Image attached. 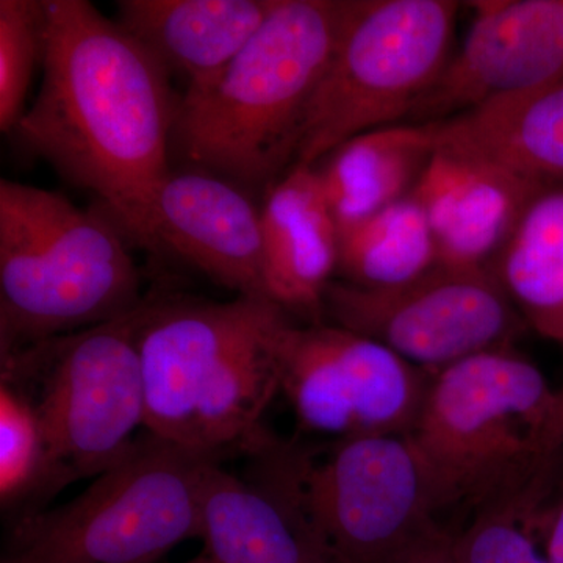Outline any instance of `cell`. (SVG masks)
<instances>
[{
    "mask_svg": "<svg viewBox=\"0 0 563 563\" xmlns=\"http://www.w3.org/2000/svg\"><path fill=\"white\" fill-rule=\"evenodd\" d=\"M544 187L484 155L437 144L412 195L431 228L439 265L492 268Z\"/></svg>",
    "mask_w": 563,
    "mask_h": 563,
    "instance_id": "obj_14",
    "label": "cell"
},
{
    "mask_svg": "<svg viewBox=\"0 0 563 563\" xmlns=\"http://www.w3.org/2000/svg\"><path fill=\"white\" fill-rule=\"evenodd\" d=\"M44 446L32 404L13 385H0V498L16 501L36 490Z\"/></svg>",
    "mask_w": 563,
    "mask_h": 563,
    "instance_id": "obj_25",
    "label": "cell"
},
{
    "mask_svg": "<svg viewBox=\"0 0 563 563\" xmlns=\"http://www.w3.org/2000/svg\"><path fill=\"white\" fill-rule=\"evenodd\" d=\"M150 299L114 320L2 357V379L38 383L43 437L36 490L55 493L121 461L146 429L139 331Z\"/></svg>",
    "mask_w": 563,
    "mask_h": 563,
    "instance_id": "obj_5",
    "label": "cell"
},
{
    "mask_svg": "<svg viewBox=\"0 0 563 563\" xmlns=\"http://www.w3.org/2000/svg\"><path fill=\"white\" fill-rule=\"evenodd\" d=\"M38 95L11 135L95 192L129 242L151 250L152 202L172 172L180 99L169 73L87 0H44Z\"/></svg>",
    "mask_w": 563,
    "mask_h": 563,
    "instance_id": "obj_1",
    "label": "cell"
},
{
    "mask_svg": "<svg viewBox=\"0 0 563 563\" xmlns=\"http://www.w3.org/2000/svg\"><path fill=\"white\" fill-rule=\"evenodd\" d=\"M282 388L306 429L339 440L407 435L431 373L340 325L285 329Z\"/></svg>",
    "mask_w": 563,
    "mask_h": 563,
    "instance_id": "obj_10",
    "label": "cell"
},
{
    "mask_svg": "<svg viewBox=\"0 0 563 563\" xmlns=\"http://www.w3.org/2000/svg\"><path fill=\"white\" fill-rule=\"evenodd\" d=\"M431 124L440 146L484 155L543 185H563V76Z\"/></svg>",
    "mask_w": 563,
    "mask_h": 563,
    "instance_id": "obj_20",
    "label": "cell"
},
{
    "mask_svg": "<svg viewBox=\"0 0 563 563\" xmlns=\"http://www.w3.org/2000/svg\"><path fill=\"white\" fill-rule=\"evenodd\" d=\"M547 472L525 492L493 504L461 533L463 563H550L540 529Z\"/></svg>",
    "mask_w": 563,
    "mask_h": 563,
    "instance_id": "obj_23",
    "label": "cell"
},
{
    "mask_svg": "<svg viewBox=\"0 0 563 563\" xmlns=\"http://www.w3.org/2000/svg\"><path fill=\"white\" fill-rule=\"evenodd\" d=\"M217 462L146 432L73 501L22 518L13 563H157L201 537L203 488Z\"/></svg>",
    "mask_w": 563,
    "mask_h": 563,
    "instance_id": "obj_6",
    "label": "cell"
},
{
    "mask_svg": "<svg viewBox=\"0 0 563 563\" xmlns=\"http://www.w3.org/2000/svg\"><path fill=\"white\" fill-rule=\"evenodd\" d=\"M437 261L424 211L413 195L365 220L339 229V266L344 284L390 288L417 279Z\"/></svg>",
    "mask_w": 563,
    "mask_h": 563,
    "instance_id": "obj_22",
    "label": "cell"
},
{
    "mask_svg": "<svg viewBox=\"0 0 563 563\" xmlns=\"http://www.w3.org/2000/svg\"><path fill=\"white\" fill-rule=\"evenodd\" d=\"M461 9L453 0H346L292 165L314 166L343 141L412 117L453 55Z\"/></svg>",
    "mask_w": 563,
    "mask_h": 563,
    "instance_id": "obj_7",
    "label": "cell"
},
{
    "mask_svg": "<svg viewBox=\"0 0 563 563\" xmlns=\"http://www.w3.org/2000/svg\"><path fill=\"white\" fill-rule=\"evenodd\" d=\"M544 551L548 562L563 563V477L555 490H547L540 507Z\"/></svg>",
    "mask_w": 563,
    "mask_h": 563,
    "instance_id": "obj_27",
    "label": "cell"
},
{
    "mask_svg": "<svg viewBox=\"0 0 563 563\" xmlns=\"http://www.w3.org/2000/svg\"><path fill=\"white\" fill-rule=\"evenodd\" d=\"M125 240L107 211L0 181L2 357L136 309L144 299Z\"/></svg>",
    "mask_w": 563,
    "mask_h": 563,
    "instance_id": "obj_3",
    "label": "cell"
},
{
    "mask_svg": "<svg viewBox=\"0 0 563 563\" xmlns=\"http://www.w3.org/2000/svg\"><path fill=\"white\" fill-rule=\"evenodd\" d=\"M492 272L526 325L563 343V185L532 199Z\"/></svg>",
    "mask_w": 563,
    "mask_h": 563,
    "instance_id": "obj_21",
    "label": "cell"
},
{
    "mask_svg": "<svg viewBox=\"0 0 563 563\" xmlns=\"http://www.w3.org/2000/svg\"><path fill=\"white\" fill-rule=\"evenodd\" d=\"M333 563H395L435 528L424 466L407 435L336 440L320 455L257 454Z\"/></svg>",
    "mask_w": 563,
    "mask_h": 563,
    "instance_id": "obj_8",
    "label": "cell"
},
{
    "mask_svg": "<svg viewBox=\"0 0 563 563\" xmlns=\"http://www.w3.org/2000/svg\"><path fill=\"white\" fill-rule=\"evenodd\" d=\"M553 388L509 346L431 373L407 437L428 474L435 514H476L531 487L553 463L540 446Z\"/></svg>",
    "mask_w": 563,
    "mask_h": 563,
    "instance_id": "obj_4",
    "label": "cell"
},
{
    "mask_svg": "<svg viewBox=\"0 0 563 563\" xmlns=\"http://www.w3.org/2000/svg\"><path fill=\"white\" fill-rule=\"evenodd\" d=\"M346 0H277L239 55L177 107L172 161L244 190L268 188L295 161L296 136L336 36Z\"/></svg>",
    "mask_w": 563,
    "mask_h": 563,
    "instance_id": "obj_2",
    "label": "cell"
},
{
    "mask_svg": "<svg viewBox=\"0 0 563 563\" xmlns=\"http://www.w3.org/2000/svg\"><path fill=\"white\" fill-rule=\"evenodd\" d=\"M44 0H0V131L24 117L36 65L43 63Z\"/></svg>",
    "mask_w": 563,
    "mask_h": 563,
    "instance_id": "obj_24",
    "label": "cell"
},
{
    "mask_svg": "<svg viewBox=\"0 0 563 563\" xmlns=\"http://www.w3.org/2000/svg\"><path fill=\"white\" fill-rule=\"evenodd\" d=\"M282 310L261 296L228 302L150 299L139 331L144 431L188 448L196 406L211 376L233 347Z\"/></svg>",
    "mask_w": 563,
    "mask_h": 563,
    "instance_id": "obj_11",
    "label": "cell"
},
{
    "mask_svg": "<svg viewBox=\"0 0 563 563\" xmlns=\"http://www.w3.org/2000/svg\"><path fill=\"white\" fill-rule=\"evenodd\" d=\"M263 295L284 310L317 313L339 266V225L314 166H290L261 207Z\"/></svg>",
    "mask_w": 563,
    "mask_h": 563,
    "instance_id": "obj_15",
    "label": "cell"
},
{
    "mask_svg": "<svg viewBox=\"0 0 563 563\" xmlns=\"http://www.w3.org/2000/svg\"><path fill=\"white\" fill-rule=\"evenodd\" d=\"M187 563H213V562H211L210 559L207 558V555L202 553L201 555H198V558L192 559V561L187 562Z\"/></svg>",
    "mask_w": 563,
    "mask_h": 563,
    "instance_id": "obj_29",
    "label": "cell"
},
{
    "mask_svg": "<svg viewBox=\"0 0 563 563\" xmlns=\"http://www.w3.org/2000/svg\"><path fill=\"white\" fill-rule=\"evenodd\" d=\"M203 554L213 563H333L291 496L268 477L246 483L211 465L202 498Z\"/></svg>",
    "mask_w": 563,
    "mask_h": 563,
    "instance_id": "obj_16",
    "label": "cell"
},
{
    "mask_svg": "<svg viewBox=\"0 0 563 563\" xmlns=\"http://www.w3.org/2000/svg\"><path fill=\"white\" fill-rule=\"evenodd\" d=\"M322 310L429 373L509 346L526 328L492 268L435 265L390 288L332 282Z\"/></svg>",
    "mask_w": 563,
    "mask_h": 563,
    "instance_id": "obj_9",
    "label": "cell"
},
{
    "mask_svg": "<svg viewBox=\"0 0 563 563\" xmlns=\"http://www.w3.org/2000/svg\"><path fill=\"white\" fill-rule=\"evenodd\" d=\"M395 563H463L461 533L437 525Z\"/></svg>",
    "mask_w": 563,
    "mask_h": 563,
    "instance_id": "obj_26",
    "label": "cell"
},
{
    "mask_svg": "<svg viewBox=\"0 0 563 563\" xmlns=\"http://www.w3.org/2000/svg\"><path fill=\"white\" fill-rule=\"evenodd\" d=\"M151 251L172 252L239 296L263 295L261 207L240 185L173 169L152 202Z\"/></svg>",
    "mask_w": 563,
    "mask_h": 563,
    "instance_id": "obj_13",
    "label": "cell"
},
{
    "mask_svg": "<svg viewBox=\"0 0 563 563\" xmlns=\"http://www.w3.org/2000/svg\"><path fill=\"white\" fill-rule=\"evenodd\" d=\"M472 25L442 77L415 107L428 124L503 98L539 90L563 76V0L468 3Z\"/></svg>",
    "mask_w": 563,
    "mask_h": 563,
    "instance_id": "obj_12",
    "label": "cell"
},
{
    "mask_svg": "<svg viewBox=\"0 0 563 563\" xmlns=\"http://www.w3.org/2000/svg\"><path fill=\"white\" fill-rule=\"evenodd\" d=\"M288 324L282 310L233 347L203 388L188 448L220 461L235 450L255 455L272 446L262 418L282 388L280 342Z\"/></svg>",
    "mask_w": 563,
    "mask_h": 563,
    "instance_id": "obj_18",
    "label": "cell"
},
{
    "mask_svg": "<svg viewBox=\"0 0 563 563\" xmlns=\"http://www.w3.org/2000/svg\"><path fill=\"white\" fill-rule=\"evenodd\" d=\"M563 451V387L554 393L550 417L544 426L540 453L544 463H553Z\"/></svg>",
    "mask_w": 563,
    "mask_h": 563,
    "instance_id": "obj_28",
    "label": "cell"
},
{
    "mask_svg": "<svg viewBox=\"0 0 563 563\" xmlns=\"http://www.w3.org/2000/svg\"><path fill=\"white\" fill-rule=\"evenodd\" d=\"M437 150L431 122L384 125L343 141L314 165L339 229L412 195Z\"/></svg>",
    "mask_w": 563,
    "mask_h": 563,
    "instance_id": "obj_19",
    "label": "cell"
},
{
    "mask_svg": "<svg viewBox=\"0 0 563 563\" xmlns=\"http://www.w3.org/2000/svg\"><path fill=\"white\" fill-rule=\"evenodd\" d=\"M276 5L277 0H121L117 21L163 68L195 87L220 74Z\"/></svg>",
    "mask_w": 563,
    "mask_h": 563,
    "instance_id": "obj_17",
    "label": "cell"
}]
</instances>
